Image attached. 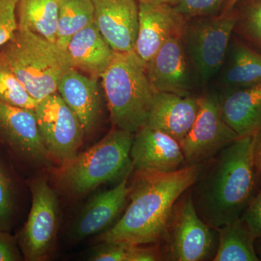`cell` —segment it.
Masks as SVG:
<instances>
[{
	"label": "cell",
	"instance_id": "1",
	"mask_svg": "<svg viewBox=\"0 0 261 261\" xmlns=\"http://www.w3.org/2000/svg\"><path fill=\"white\" fill-rule=\"evenodd\" d=\"M204 168L202 163L172 172H137L126 211L112 227L101 233L99 241L148 245L163 240L175 204L193 187Z\"/></svg>",
	"mask_w": 261,
	"mask_h": 261
},
{
	"label": "cell",
	"instance_id": "2",
	"mask_svg": "<svg viewBox=\"0 0 261 261\" xmlns=\"http://www.w3.org/2000/svg\"><path fill=\"white\" fill-rule=\"evenodd\" d=\"M255 141V135L240 137L221 149L193 185L196 211L215 229L241 217L252 199Z\"/></svg>",
	"mask_w": 261,
	"mask_h": 261
},
{
	"label": "cell",
	"instance_id": "3",
	"mask_svg": "<svg viewBox=\"0 0 261 261\" xmlns=\"http://www.w3.org/2000/svg\"><path fill=\"white\" fill-rule=\"evenodd\" d=\"M99 79L113 124L135 133L147 122L156 92L145 65L134 51H115Z\"/></svg>",
	"mask_w": 261,
	"mask_h": 261
},
{
	"label": "cell",
	"instance_id": "4",
	"mask_svg": "<svg viewBox=\"0 0 261 261\" xmlns=\"http://www.w3.org/2000/svg\"><path fill=\"white\" fill-rule=\"evenodd\" d=\"M134 133L116 128L87 150L63 163L56 171L58 185L67 193L83 195L133 170L130 151Z\"/></svg>",
	"mask_w": 261,
	"mask_h": 261
},
{
	"label": "cell",
	"instance_id": "5",
	"mask_svg": "<svg viewBox=\"0 0 261 261\" xmlns=\"http://www.w3.org/2000/svg\"><path fill=\"white\" fill-rule=\"evenodd\" d=\"M0 53L38 102L58 92L62 77L72 68L64 49L29 31L18 29Z\"/></svg>",
	"mask_w": 261,
	"mask_h": 261
},
{
	"label": "cell",
	"instance_id": "6",
	"mask_svg": "<svg viewBox=\"0 0 261 261\" xmlns=\"http://www.w3.org/2000/svg\"><path fill=\"white\" fill-rule=\"evenodd\" d=\"M237 20L235 8L214 16L187 20L182 42L202 86L208 83L224 65Z\"/></svg>",
	"mask_w": 261,
	"mask_h": 261
},
{
	"label": "cell",
	"instance_id": "7",
	"mask_svg": "<svg viewBox=\"0 0 261 261\" xmlns=\"http://www.w3.org/2000/svg\"><path fill=\"white\" fill-rule=\"evenodd\" d=\"M214 230L197 214L191 195L180 197L164 238L168 240V257L176 261L208 260L214 251Z\"/></svg>",
	"mask_w": 261,
	"mask_h": 261
},
{
	"label": "cell",
	"instance_id": "8",
	"mask_svg": "<svg viewBox=\"0 0 261 261\" xmlns=\"http://www.w3.org/2000/svg\"><path fill=\"white\" fill-rule=\"evenodd\" d=\"M30 189L32 207L19 243L25 260L42 261L50 255L56 243L59 203L56 192L45 178L32 180Z\"/></svg>",
	"mask_w": 261,
	"mask_h": 261
},
{
	"label": "cell",
	"instance_id": "9",
	"mask_svg": "<svg viewBox=\"0 0 261 261\" xmlns=\"http://www.w3.org/2000/svg\"><path fill=\"white\" fill-rule=\"evenodd\" d=\"M34 112L43 144L53 161L61 165L78 154L85 134L58 92L39 101Z\"/></svg>",
	"mask_w": 261,
	"mask_h": 261
},
{
	"label": "cell",
	"instance_id": "10",
	"mask_svg": "<svg viewBox=\"0 0 261 261\" xmlns=\"http://www.w3.org/2000/svg\"><path fill=\"white\" fill-rule=\"evenodd\" d=\"M198 102L195 123L180 142L187 166L205 163L240 137L223 118L217 94H202Z\"/></svg>",
	"mask_w": 261,
	"mask_h": 261
},
{
	"label": "cell",
	"instance_id": "11",
	"mask_svg": "<svg viewBox=\"0 0 261 261\" xmlns=\"http://www.w3.org/2000/svg\"><path fill=\"white\" fill-rule=\"evenodd\" d=\"M0 141L18 158L39 167L53 166L43 144L34 110L0 100Z\"/></svg>",
	"mask_w": 261,
	"mask_h": 261
},
{
	"label": "cell",
	"instance_id": "12",
	"mask_svg": "<svg viewBox=\"0 0 261 261\" xmlns=\"http://www.w3.org/2000/svg\"><path fill=\"white\" fill-rule=\"evenodd\" d=\"M187 19L172 5L139 3V27L135 49L147 68L168 39L181 37Z\"/></svg>",
	"mask_w": 261,
	"mask_h": 261
},
{
	"label": "cell",
	"instance_id": "13",
	"mask_svg": "<svg viewBox=\"0 0 261 261\" xmlns=\"http://www.w3.org/2000/svg\"><path fill=\"white\" fill-rule=\"evenodd\" d=\"M147 74L156 92L192 95L195 73L181 37L171 38L161 47L147 65Z\"/></svg>",
	"mask_w": 261,
	"mask_h": 261
},
{
	"label": "cell",
	"instance_id": "14",
	"mask_svg": "<svg viewBox=\"0 0 261 261\" xmlns=\"http://www.w3.org/2000/svg\"><path fill=\"white\" fill-rule=\"evenodd\" d=\"M133 169L140 173H168L185 163L179 142L147 125L134 133L130 151Z\"/></svg>",
	"mask_w": 261,
	"mask_h": 261
},
{
	"label": "cell",
	"instance_id": "15",
	"mask_svg": "<svg viewBox=\"0 0 261 261\" xmlns=\"http://www.w3.org/2000/svg\"><path fill=\"white\" fill-rule=\"evenodd\" d=\"M94 23L116 53H132L138 34L137 0H92Z\"/></svg>",
	"mask_w": 261,
	"mask_h": 261
},
{
	"label": "cell",
	"instance_id": "16",
	"mask_svg": "<svg viewBox=\"0 0 261 261\" xmlns=\"http://www.w3.org/2000/svg\"><path fill=\"white\" fill-rule=\"evenodd\" d=\"M128 173L111 189L96 194L84 205L70 228V238L82 241L110 228L120 214L129 195Z\"/></svg>",
	"mask_w": 261,
	"mask_h": 261
},
{
	"label": "cell",
	"instance_id": "17",
	"mask_svg": "<svg viewBox=\"0 0 261 261\" xmlns=\"http://www.w3.org/2000/svg\"><path fill=\"white\" fill-rule=\"evenodd\" d=\"M58 92L78 118L84 134L92 133L102 113V96L97 78L70 68L60 81Z\"/></svg>",
	"mask_w": 261,
	"mask_h": 261
},
{
	"label": "cell",
	"instance_id": "18",
	"mask_svg": "<svg viewBox=\"0 0 261 261\" xmlns=\"http://www.w3.org/2000/svg\"><path fill=\"white\" fill-rule=\"evenodd\" d=\"M198 110V97L155 92L145 124L171 136L180 144L193 126Z\"/></svg>",
	"mask_w": 261,
	"mask_h": 261
},
{
	"label": "cell",
	"instance_id": "19",
	"mask_svg": "<svg viewBox=\"0 0 261 261\" xmlns=\"http://www.w3.org/2000/svg\"><path fill=\"white\" fill-rule=\"evenodd\" d=\"M218 97L223 118L239 137L261 132V84L224 90Z\"/></svg>",
	"mask_w": 261,
	"mask_h": 261
},
{
	"label": "cell",
	"instance_id": "20",
	"mask_svg": "<svg viewBox=\"0 0 261 261\" xmlns=\"http://www.w3.org/2000/svg\"><path fill=\"white\" fill-rule=\"evenodd\" d=\"M65 51L72 68L96 78L100 77L115 54L94 22L72 37Z\"/></svg>",
	"mask_w": 261,
	"mask_h": 261
},
{
	"label": "cell",
	"instance_id": "21",
	"mask_svg": "<svg viewBox=\"0 0 261 261\" xmlns=\"http://www.w3.org/2000/svg\"><path fill=\"white\" fill-rule=\"evenodd\" d=\"M223 66L221 84L224 90L261 84V53L245 43H233Z\"/></svg>",
	"mask_w": 261,
	"mask_h": 261
},
{
	"label": "cell",
	"instance_id": "22",
	"mask_svg": "<svg viewBox=\"0 0 261 261\" xmlns=\"http://www.w3.org/2000/svg\"><path fill=\"white\" fill-rule=\"evenodd\" d=\"M219 236L214 261H258L256 236L243 217L216 228Z\"/></svg>",
	"mask_w": 261,
	"mask_h": 261
},
{
	"label": "cell",
	"instance_id": "23",
	"mask_svg": "<svg viewBox=\"0 0 261 261\" xmlns=\"http://www.w3.org/2000/svg\"><path fill=\"white\" fill-rule=\"evenodd\" d=\"M61 0H18V29L56 42Z\"/></svg>",
	"mask_w": 261,
	"mask_h": 261
},
{
	"label": "cell",
	"instance_id": "24",
	"mask_svg": "<svg viewBox=\"0 0 261 261\" xmlns=\"http://www.w3.org/2000/svg\"><path fill=\"white\" fill-rule=\"evenodd\" d=\"M92 0H61L56 43L66 49L72 37L94 22Z\"/></svg>",
	"mask_w": 261,
	"mask_h": 261
},
{
	"label": "cell",
	"instance_id": "25",
	"mask_svg": "<svg viewBox=\"0 0 261 261\" xmlns=\"http://www.w3.org/2000/svg\"><path fill=\"white\" fill-rule=\"evenodd\" d=\"M161 252L157 247L117 242H102L90 252L88 260L154 261L161 260Z\"/></svg>",
	"mask_w": 261,
	"mask_h": 261
},
{
	"label": "cell",
	"instance_id": "26",
	"mask_svg": "<svg viewBox=\"0 0 261 261\" xmlns=\"http://www.w3.org/2000/svg\"><path fill=\"white\" fill-rule=\"evenodd\" d=\"M0 100L18 106L35 109L38 102L27 92L0 53Z\"/></svg>",
	"mask_w": 261,
	"mask_h": 261
},
{
	"label": "cell",
	"instance_id": "27",
	"mask_svg": "<svg viewBox=\"0 0 261 261\" xmlns=\"http://www.w3.org/2000/svg\"><path fill=\"white\" fill-rule=\"evenodd\" d=\"M238 12L235 29L261 48V0H248L241 11Z\"/></svg>",
	"mask_w": 261,
	"mask_h": 261
},
{
	"label": "cell",
	"instance_id": "28",
	"mask_svg": "<svg viewBox=\"0 0 261 261\" xmlns=\"http://www.w3.org/2000/svg\"><path fill=\"white\" fill-rule=\"evenodd\" d=\"M14 207L13 184L4 168L0 164V231H10Z\"/></svg>",
	"mask_w": 261,
	"mask_h": 261
},
{
	"label": "cell",
	"instance_id": "29",
	"mask_svg": "<svg viewBox=\"0 0 261 261\" xmlns=\"http://www.w3.org/2000/svg\"><path fill=\"white\" fill-rule=\"evenodd\" d=\"M227 0H180L175 8L187 19L217 15Z\"/></svg>",
	"mask_w": 261,
	"mask_h": 261
},
{
	"label": "cell",
	"instance_id": "30",
	"mask_svg": "<svg viewBox=\"0 0 261 261\" xmlns=\"http://www.w3.org/2000/svg\"><path fill=\"white\" fill-rule=\"evenodd\" d=\"M18 0H0V49L18 31Z\"/></svg>",
	"mask_w": 261,
	"mask_h": 261
},
{
	"label": "cell",
	"instance_id": "31",
	"mask_svg": "<svg viewBox=\"0 0 261 261\" xmlns=\"http://www.w3.org/2000/svg\"><path fill=\"white\" fill-rule=\"evenodd\" d=\"M242 217L249 225L257 238L261 237V190L252 197Z\"/></svg>",
	"mask_w": 261,
	"mask_h": 261
},
{
	"label": "cell",
	"instance_id": "32",
	"mask_svg": "<svg viewBox=\"0 0 261 261\" xmlns=\"http://www.w3.org/2000/svg\"><path fill=\"white\" fill-rule=\"evenodd\" d=\"M22 260L15 238L9 231H0V261Z\"/></svg>",
	"mask_w": 261,
	"mask_h": 261
},
{
	"label": "cell",
	"instance_id": "33",
	"mask_svg": "<svg viewBox=\"0 0 261 261\" xmlns=\"http://www.w3.org/2000/svg\"><path fill=\"white\" fill-rule=\"evenodd\" d=\"M254 161H255L257 177L261 179V132L255 135Z\"/></svg>",
	"mask_w": 261,
	"mask_h": 261
},
{
	"label": "cell",
	"instance_id": "34",
	"mask_svg": "<svg viewBox=\"0 0 261 261\" xmlns=\"http://www.w3.org/2000/svg\"><path fill=\"white\" fill-rule=\"evenodd\" d=\"M138 3H148V4H166L176 6L180 0H137Z\"/></svg>",
	"mask_w": 261,
	"mask_h": 261
},
{
	"label": "cell",
	"instance_id": "35",
	"mask_svg": "<svg viewBox=\"0 0 261 261\" xmlns=\"http://www.w3.org/2000/svg\"><path fill=\"white\" fill-rule=\"evenodd\" d=\"M240 1H242V0H227L221 13H225V12L233 9Z\"/></svg>",
	"mask_w": 261,
	"mask_h": 261
},
{
	"label": "cell",
	"instance_id": "36",
	"mask_svg": "<svg viewBox=\"0 0 261 261\" xmlns=\"http://www.w3.org/2000/svg\"><path fill=\"white\" fill-rule=\"evenodd\" d=\"M255 250H256L257 256L261 260V237L256 239L255 241Z\"/></svg>",
	"mask_w": 261,
	"mask_h": 261
}]
</instances>
